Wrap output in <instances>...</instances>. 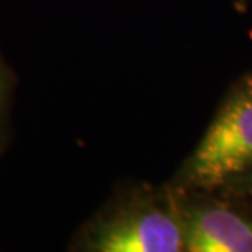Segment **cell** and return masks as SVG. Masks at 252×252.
<instances>
[{"label":"cell","instance_id":"2","mask_svg":"<svg viewBox=\"0 0 252 252\" xmlns=\"http://www.w3.org/2000/svg\"><path fill=\"white\" fill-rule=\"evenodd\" d=\"M90 246L98 252L185 251L182 211L170 203L128 211L100 226Z\"/></svg>","mask_w":252,"mask_h":252},{"label":"cell","instance_id":"1","mask_svg":"<svg viewBox=\"0 0 252 252\" xmlns=\"http://www.w3.org/2000/svg\"><path fill=\"white\" fill-rule=\"evenodd\" d=\"M252 169V77L223 103L184 167L191 189L226 187Z\"/></svg>","mask_w":252,"mask_h":252},{"label":"cell","instance_id":"4","mask_svg":"<svg viewBox=\"0 0 252 252\" xmlns=\"http://www.w3.org/2000/svg\"><path fill=\"white\" fill-rule=\"evenodd\" d=\"M236 184H241V187L244 189V191H248V193L252 195V169L248 174H244V175H241L239 179H236L234 182H231L229 185H236Z\"/></svg>","mask_w":252,"mask_h":252},{"label":"cell","instance_id":"3","mask_svg":"<svg viewBox=\"0 0 252 252\" xmlns=\"http://www.w3.org/2000/svg\"><path fill=\"white\" fill-rule=\"evenodd\" d=\"M182 223L189 252H252V220L229 206H193Z\"/></svg>","mask_w":252,"mask_h":252}]
</instances>
